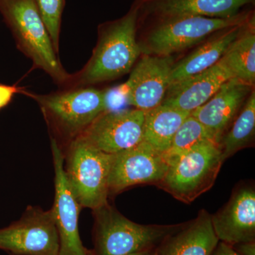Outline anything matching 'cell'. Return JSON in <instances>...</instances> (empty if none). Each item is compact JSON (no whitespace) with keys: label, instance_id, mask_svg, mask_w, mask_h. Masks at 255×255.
Wrapping results in <instances>:
<instances>
[{"label":"cell","instance_id":"obj_1","mask_svg":"<svg viewBox=\"0 0 255 255\" xmlns=\"http://www.w3.org/2000/svg\"><path fill=\"white\" fill-rule=\"evenodd\" d=\"M138 19V4L135 2L123 17L101 24L91 58L81 70L70 74L63 89L93 87L129 73L142 52L136 41Z\"/></svg>","mask_w":255,"mask_h":255},{"label":"cell","instance_id":"obj_2","mask_svg":"<svg viewBox=\"0 0 255 255\" xmlns=\"http://www.w3.org/2000/svg\"><path fill=\"white\" fill-rule=\"evenodd\" d=\"M0 12L12 33L16 46L33 63L63 89L70 74L60 63L34 0H0Z\"/></svg>","mask_w":255,"mask_h":255},{"label":"cell","instance_id":"obj_3","mask_svg":"<svg viewBox=\"0 0 255 255\" xmlns=\"http://www.w3.org/2000/svg\"><path fill=\"white\" fill-rule=\"evenodd\" d=\"M20 93L36 101L53 132L68 144L109 110L108 92L94 87L60 89L47 95L23 90Z\"/></svg>","mask_w":255,"mask_h":255},{"label":"cell","instance_id":"obj_4","mask_svg":"<svg viewBox=\"0 0 255 255\" xmlns=\"http://www.w3.org/2000/svg\"><path fill=\"white\" fill-rule=\"evenodd\" d=\"M93 255H131L158 248L182 226L138 224L107 203L93 210Z\"/></svg>","mask_w":255,"mask_h":255},{"label":"cell","instance_id":"obj_5","mask_svg":"<svg viewBox=\"0 0 255 255\" xmlns=\"http://www.w3.org/2000/svg\"><path fill=\"white\" fill-rule=\"evenodd\" d=\"M223 162L219 142H203L169 161L157 187L177 200L190 204L214 186Z\"/></svg>","mask_w":255,"mask_h":255},{"label":"cell","instance_id":"obj_6","mask_svg":"<svg viewBox=\"0 0 255 255\" xmlns=\"http://www.w3.org/2000/svg\"><path fill=\"white\" fill-rule=\"evenodd\" d=\"M65 158L67 182L80 206L93 211L107 204L113 154L76 138L68 144Z\"/></svg>","mask_w":255,"mask_h":255},{"label":"cell","instance_id":"obj_7","mask_svg":"<svg viewBox=\"0 0 255 255\" xmlns=\"http://www.w3.org/2000/svg\"><path fill=\"white\" fill-rule=\"evenodd\" d=\"M251 12L241 13L233 18H208L202 16L157 17V24L147 37V54L169 56L193 46L215 32L244 22Z\"/></svg>","mask_w":255,"mask_h":255},{"label":"cell","instance_id":"obj_8","mask_svg":"<svg viewBox=\"0 0 255 255\" xmlns=\"http://www.w3.org/2000/svg\"><path fill=\"white\" fill-rule=\"evenodd\" d=\"M0 250L11 255H59L52 209L28 206L21 219L0 229Z\"/></svg>","mask_w":255,"mask_h":255},{"label":"cell","instance_id":"obj_9","mask_svg":"<svg viewBox=\"0 0 255 255\" xmlns=\"http://www.w3.org/2000/svg\"><path fill=\"white\" fill-rule=\"evenodd\" d=\"M145 112L141 110H107L77 138L97 150L116 154L143 141Z\"/></svg>","mask_w":255,"mask_h":255},{"label":"cell","instance_id":"obj_10","mask_svg":"<svg viewBox=\"0 0 255 255\" xmlns=\"http://www.w3.org/2000/svg\"><path fill=\"white\" fill-rule=\"evenodd\" d=\"M168 163L163 154L145 141L113 154L109 194H117L137 184L158 185L163 179Z\"/></svg>","mask_w":255,"mask_h":255},{"label":"cell","instance_id":"obj_11","mask_svg":"<svg viewBox=\"0 0 255 255\" xmlns=\"http://www.w3.org/2000/svg\"><path fill=\"white\" fill-rule=\"evenodd\" d=\"M51 150L55 170V199L51 209L59 238V255H93L81 241L78 228L81 206L69 187L64 166L65 157L60 144L53 137Z\"/></svg>","mask_w":255,"mask_h":255},{"label":"cell","instance_id":"obj_12","mask_svg":"<svg viewBox=\"0 0 255 255\" xmlns=\"http://www.w3.org/2000/svg\"><path fill=\"white\" fill-rule=\"evenodd\" d=\"M172 66L169 56L143 57L124 85V95L128 103L144 112L162 105L169 88Z\"/></svg>","mask_w":255,"mask_h":255},{"label":"cell","instance_id":"obj_13","mask_svg":"<svg viewBox=\"0 0 255 255\" xmlns=\"http://www.w3.org/2000/svg\"><path fill=\"white\" fill-rule=\"evenodd\" d=\"M211 219L219 241L231 246L255 241L254 188H238L227 204L211 216Z\"/></svg>","mask_w":255,"mask_h":255},{"label":"cell","instance_id":"obj_14","mask_svg":"<svg viewBox=\"0 0 255 255\" xmlns=\"http://www.w3.org/2000/svg\"><path fill=\"white\" fill-rule=\"evenodd\" d=\"M233 78V73L221 58L202 73L169 87L162 105L191 113L207 102L223 84Z\"/></svg>","mask_w":255,"mask_h":255},{"label":"cell","instance_id":"obj_15","mask_svg":"<svg viewBox=\"0 0 255 255\" xmlns=\"http://www.w3.org/2000/svg\"><path fill=\"white\" fill-rule=\"evenodd\" d=\"M252 89L253 86L239 79H230L207 102L193 111L191 115L209 129L220 142Z\"/></svg>","mask_w":255,"mask_h":255},{"label":"cell","instance_id":"obj_16","mask_svg":"<svg viewBox=\"0 0 255 255\" xmlns=\"http://www.w3.org/2000/svg\"><path fill=\"white\" fill-rule=\"evenodd\" d=\"M255 0H138L140 11L157 17L233 18Z\"/></svg>","mask_w":255,"mask_h":255},{"label":"cell","instance_id":"obj_17","mask_svg":"<svg viewBox=\"0 0 255 255\" xmlns=\"http://www.w3.org/2000/svg\"><path fill=\"white\" fill-rule=\"evenodd\" d=\"M219 243L211 215L201 210L195 219L166 238L157 251L159 255H211Z\"/></svg>","mask_w":255,"mask_h":255},{"label":"cell","instance_id":"obj_18","mask_svg":"<svg viewBox=\"0 0 255 255\" xmlns=\"http://www.w3.org/2000/svg\"><path fill=\"white\" fill-rule=\"evenodd\" d=\"M244 22L226 28L222 34L206 42L195 51L173 65L169 75V87L193 75L202 73L216 65L222 58L231 43L237 38Z\"/></svg>","mask_w":255,"mask_h":255},{"label":"cell","instance_id":"obj_19","mask_svg":"<svg viewBox=\"0 0 255 255\" xmlns=\"http://www.w3.org/2000/svg\"><path fill=\"white\" fill-rule=\"evenodd\" d=\"M191 113L165 105L145 112L144 141L164 154L183 122Z\"/></svg>","mask_w":255,"mask_h":255},{"label":"cell","instance_id":"obj_20","mask_svg":"<svg viewBox=\"0 0 255 255\" xmlns=\"http://www.w3.org/2000/svg\"><path fill=\"white\" fill-rule=\"evenodd\" d=\"M235 78L253 86L255 80V16L251 13L241 33L222 57Z\"/></svg>","mask_w":255,"mask_h":255},{"label":"cell","instance_id":"obj_21","mask_svg":"<svg viewBox=\"0 0 255 255\" xmlns=\"http://www.w3.org/2000/svg\"><path fill=\"white\" fill-rule=\"evenodd\" d=\"M231 126L220 142L224 161L253 142L255 132V91H252L241 113Z\"/></svg>","mask_w":255,"mask_h":255},{"label":"cell","instance_id":"obj_22","mask_svg":"<svg viewBox=\"0 0 255 255\" xmlns=\"http://www.w3.org/2000/svg\"><path fill=\"white\" fill-rule=\"evenodd\" d=\"M207 141L219 142L209 129L190 114L178 129L164 157L168 163L169 161L182 155L199 144Z\"/></svg>","mask_w":255,"mask_h":255},{"label":"cell","instance_id":"obj_23","mask_svg":"<svg viewBox=\"0 0 255 255\" xmlns=\"http://www.w3.org/2000/svg\"><path fill=\"white\" fill-rule=\"evenodd\" d=\"M38 12L59 54L60 33L65 0H34Z\"/></svg>","mask_w":255,"mask_h":255},{"label":"cell","instance_id":"obj_24","mask_svg":"<svg viewBox=\"0 0 255 255\" xmlns=\"http://www.w3.org/2000/svg\"><path fill=\"white\" fill-rule=\"evenodd\" d=\"M21 89L16 85H6L0 84V109L9 105L15 94L18 93Z\"/></svg>","mask_w":255,"mask_h":255},{"label":"cell","instance_id":"obj_25","mask_svg":"<svg viewBox=\"0 0 255 255\" xmlns=\"http://www.w3.org/2000/svg\"><path fill=\"white\" fill-rule=\"evenodd\" d=\"M233 248L239 255H255V241L240 243Z\"/></svg>","mask_w":255,"mask_h":255},{"label":"cell","instance_id":"obj_26","mask_svg":"<svg viewBox=\"0 0 255 255\" xmlns=\"http://www.w3.org/2000/svg\"><path fill=\"white\" fill-rule=\"evenodd\" d=\"M211 255H239L235 251L233 246H229L226 243L219 241V244L215 248Z\"/></svg>","mask_w":255,"mask_h":255},{"label":"cell","instance_id":"obj_27","mask_svg":"<svg viewBox=\"0 0 255 255\" xmlns=\"http://www.w3.org/2000/svg\"><path fill=\"white\" fill-rule=\"evenodd\" d=\"M131 255H159V253L157 251V248H156V249L141 252V253H135V254Z\"/></svg>","mask_w":255,"mask_h":255}]
</instances>
